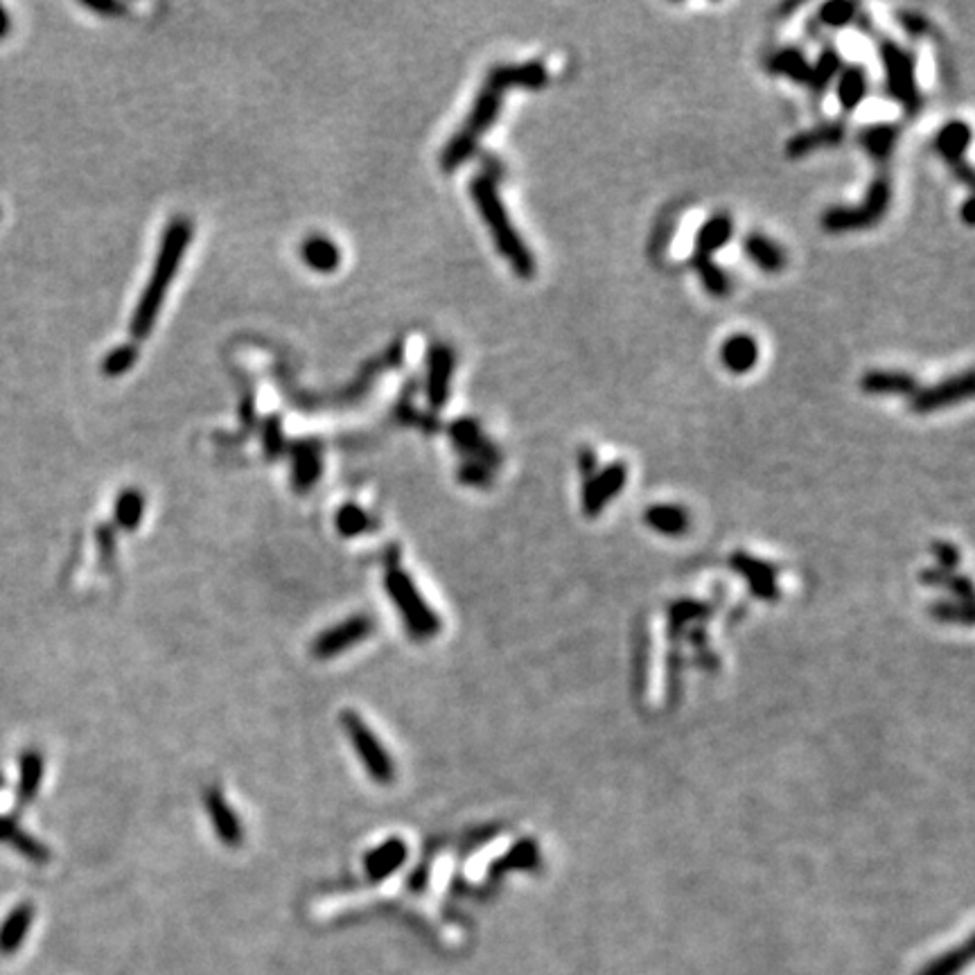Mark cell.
I'll use <instances>...</instances> for the list:
<instances>
[{
  "label": "cell",
  "mask_w": 975,
  "mask_h": 975,
  "mask_svg": "<svg viewBox=\"0 0 975 975\" xmlns=\"http://www.w3.org/2000/svg\"><path fill=\"white\" fill-rule=\"evenodd\" d=\"M547 82L549 73L547 68H544V63L540 62L502 63V66H494L486 75V82H483L482 91H479L477 100H474L473 104V111L468 113L465 122L461 124L456 136H452V141L447 142L445 150H443L441 168L445 170V172H454V170H459L461 165L477 151L482 138L492 129L494 120L499 118L503 95H506L508 91H538L542 89Z\"/></svg>",
  "instance_id": "1"
},
{
  "label": "cell",
  "mask_w": 975,
  "mask_h": 975,
  "mask_svg": "<svg viewBox=\"0 0 975 975\" xmlns=\"http://www.w3.org/2000/svg\"><path fill=\"white\" fill-rule=\"evenodd\" d=\"M192 238V226L190 221L179 217L172 224L168 226L163 235V242H161L159 258H156L154 271H151V278L147 283L145 292H142L141 300L136 305V312L132 317V336L136 341H142L150 336L151 327H154L156 317L161 312V305H163L165 296H168L170 283H172L174 274H177V267L181 265L183 253H186L188 244Z\"/></svg>",
  "instance_id": "2"
},
{
  "label": "cell",
  "mask_w": 975,
  "mask_h": 975,
  "mask_svg": "<svg viewBox=\"0 0 975 975\" xmlns=\"http://www.w3.org/2000/svg\"><path fill=\"white\" fill-rule=\"evenodd\" d=\"M470 195H473L474 206H477L483 224L490 229L494 247L502 253L503 260L512 267V271H515L520 278H533L535 258L533 253H531V249L526 247L524 239L520 238L515 226H512L511 217H508L506 206H503L502 197H499L497 179H492L486 172L479 174V177H474V181L470 183Z\"/></svg>",
  "instance_id": "3"
},
{
  "label": "cell",
  "mask_w": 975,
  "mask_h": 975,
  "mask_svg": "<svg viewBox=\"0 0 975 975\" xmlns=\"http://www.w3.org/2000/svg\"><path fill=\"white\" fill-rule=\"evenodd\" d=\"M892 206V181L887 174H878L865 199L858 206H831L822 212V229L826 233H853L876 226Z\"/></svg>",
  "instance_id": "4"
},
{
  "label": "cell",
  "mask_w": 975,
  "mask_h": 975,
  "mask_svg": "<svg viewBox=\"0 0 975 975\" xmlns=\"http://www.w3.org/2000/svg\"><path fill=\"white\" fill-rule=\"evenodd\" d=\"M878 57L885 71V89L890 98L899 102L908 115H917L923 106V95L917 82V59L908 48L892 39L878 41Z\"/></svg>",
  "instance_id": "5"
},
{
  "label": "cell",
  "mask_w": 975,
  "mask_h": 975,
  "mask_svg": "<svg viewBox=\"0 0 975 975\" xmlns=\"http://www.w3.org/2000/svg\"><path fill=\"white\" fill-rule=\"evenodd\" d=\"M386 591H389L395 608L402 612V619H405L406 628H409V632L415 639H424V637L436 635L438 617L429 609V605L424 603V599L420 596V591L415 590L409 574H405V571L397 565H393V562L389 571H386Z\"/></svg>",
  "instance_id": "6"
},
{
  "label": "cell",
  "mask_w": 975,
  "mask_h": 975,
  "mask_svg": "<svg viewBox=\"0 0 975 975\" xmlns=\"http://www.w3.org/2000/svg\"><path fill=\"white\" fill-rule=\"evenodd\" d=\"M341 723H344L350 743H353L355 752L359 755V761L368 770L371 779L377 781V784H391L393 777H395V765H393L391 755L382 746L380 738L371 732V727L364 723L362 716H357L355 711H346V714H341Z\"/></svg>",
  "instance_id": "7"
},
{
  "label": "cell",
  "mask_w": 975,
  "mask_h": 975,
  "mask_svg": "<svg viewBox=\"0 0 975 975\" xmlns=\"http://www.w3.org/2000/svg\"><path fill=\"white\" fill-rule=\"evenodd\" d=\"M975 391V380L971 371H964L960 375L949 377L944 382H937V385L926 386V389H917L910 395V409L919 415L932 414V411L949 409V406L960 405V402H967L973 397Z\"/></svg>",
  "instance_id": "8"
},
{
  "label": "cell",
  "mask_w": 975,
  "mask_h": 975,
  "mask_svg": "<svg viewBox=\"0 0 975 975\" xmlns=\"http://www.w3.org/2000/svg\"><path fill=\"white\" fill-rule=\"evenodd\" d=\"M375 630V623L366 614H357V617H350L346 621L336 623L330 630L321 632V635L314 639L312 653L318 659H330L336 655L346 653L348 648L357 646L359 641L368 639L371 632Z\"/></svg>",
  "instance_id": "9"
},
{
  "label": "cell",
  "mask_w": 975,
  "mask_h": 975,
  "mask_svg": "<svg viewBox=\"0 0 975 975\" xmlns=\"http://www.w3.org/2000/svg\"><path fill=\"white\" fill-rule=\"evenodd\" d=\"M844 138H847V129L843 122H824L817 124V127L806 129V132H799L785 142V156L788 159H804V156L813 154V151L820 150H831V147L843 145Z\"/></svg>",
  "instance_id": "10"
},
{
  "label": "cell",
  "mask_w": 975,
  "mask_h": 975,
  "mask_svg": "<svg viewBox=\"0 0 975 975\" xmlns=\"http://www.w3.org/2000/svg\"><path fill=\"white\" fill-rule=\"evenodd\" d=\"M450 436H452V441L456 443L459 450H463L465 454H473V461H479V463L488 465V468L502 461L499 450L488 441L486 436H483L477 420H473V418L456 420V423L450 427Z\"/></svg>",
  "instance_id": "11"
},
{
  "label": "cell",
  "mask_w": 975,
  "mask_h": 975,
  "mask_svg": "<svg viewBox=\"0 0 975 975\" xmlns=\"http://www.w3.org/2000/svg\"><path fill=\"white\" fill-rule=\"evenodd\" d=\"M454 373V350L450 346H434L429 353L427 397L434 409H441L450 397V382Z\"/></svg>",
  "instance_id": "12"
},
{
  "label": "cell",
  "mask_w": 975,
  "mask_h": 975,
  "mask_svg": "<svg viewBox=\"0 0 975 975\" xmlns=\"http://www.w3.org/2000/svg\"><path fill=\"white\" fill-rule=\"evenodd\" d=\"M759 344L752 335L747 332H736V335H729L727 339L720 344L718 357L720 364L727 368L732 375H746V373L755 371V366L759 364Z\"/></svg>",
  "instance_id": "13"
},
{
  "label": "cell",
  "mask_w": 975,
  "mask_h": 975,
  "mask_svg": "<svg viewBox=\"0 0 975 975\" xmlns=\"http://www.w3.org/2000/svg\"><path fill=\"white\" fill-rule=\"evenodd\" d=\"M206 811L208 817L212 822V829L219 835V840L229 847H238L244 840V829L239 817L235 815L233 808L229 806V802L224 799V795L219 790H208L206 795Z\"/></svg>",
  "instance_id": "14"
},
{
  "label": "cell",
  "mask_w": 975,
  "mask_h": 975,
  "mask_svg": "<svg viewBox=\"0 0 975 975\" xmlns=\"http://www.w3.org/2000/svg\"><path fill=\"white\" fill-rule=\"evenodd\" d=\"M971 127L964 120H949L935 136V150L949 165L964 163V154L971 147Z\"/></svg>",
  "instance_id": "15"
},
{
  "label": "cell",
  "mask_w": 975,
  "mask_h": 975,
  "mask_svg": "<svg viewBox=\"0 0 975 975\" xmlns=\"http://www.w3.org/2000/svg\"><path fill=\"white\" fill-rule=\"evenodd\" d=\"M861 389L870 395H912L919 386L910 373L874 368L861 377Z\"/></svg>",
  "instance_id": "16"
},
{
  "label": "cell",
  "mask_w": 975,
  "mask_h": 975,
  "mask_svg": "<svg viewBox=\"0 0 975 975\" xmlns=\"http://www.w3.org/2000/svg\"><path fill=\"white\" fill-rule=\"evenodd\" d=\"M901 129L894 122H878L872 127H865L858 133V145L878 161V163H887L890 156L894 154L896 142H899Z\"/></svg>",
  "instance_id": "17"
},
{
  "label": "cell",
  "mask_w": 975,
  "mask_h": 975,
  "mask_svg": "<svg viewBox=\"0 0 975 975\" xmlns=\"http://www.w3.org/2000/svg\"><path fill=\"white\" fill-rule=\"evenodd\" d=\"M623 483H626V465L623 463H609L603 473L594 474L585 488L587 511H599L612 494L623 488Z\"/></svg>",
  "instance_id": "18"
},
{
  "label": "cell",
  "mask_w": 975,
  "mask_h": 975,
  "mask_svg": "<svg viewBox=\"0 0 975 975\" xmlns=\"http://www.w3.org/2000/svg\"><path fill=\"white\" fill-rule=\"evenodd\" d=\"M734 238V221L727 212L711 215L696 233V253L702 256H714L723 247H727Z\"/></svg>",
  "instance_id": "19"
},
{
  "label": "cell",
  "mask_w": 975,
  "mask_h": 975,
  "mask_svg": "<svg viewBox=\"0 0 975 975\" xmlns=\"http://www.w3.org/2000/svg\"><path fill=\"white\" fill-rule=\"evenodd\" d=\"M688 265L696 271L697 280H700V285L705 288L707 294L714 296V298H727V296L732 294V276H729L714 258L702 256V253H693Z\"/></svg>",
  "instance_id": "20"
},
{
  "label": "cell",
  "mask_w": 975,
  "mask_h": 975,
  "mask_svg": "<svg viewBox=\"0 0 975 975\" xmlns=\"http://www.w3.org/2000/svg\"><path fill=\"white\" fill-rule=\"evenodd\" d=\"M746 256L750 258L752 265L759 267L765 274H779L785 267V251L775 239L765 238L761 233H750L743 242Z\"/></svg>",
  "instance_id": "21"
},
{
  "label": "cell",
  "mask_w": 975,
  "mask_h": 975,
  "mask_svg": "<svg viewBox=\"0 0 975 975\" xmlns=\"http://www.w3.org/2000/svg\"><path fill=\"white\" fill-rule=\"evenodd\" d=\"M838 102L847 113L856 111L863 104V100L870 93V80H867L865 68L858 66V63H849L843 66L838 75Z\"/></svg>",
  "instance_id": "22"
},
{
  "label": "cell",
  "mask_w": 975,
  "mask_h": 975,
  "mask_svg": "<svg viewBox=\"0 0 975 975\" xmlns=\"http://www.w3.org/2000/svg\"><path fill=\"white\" fill-rule=\"evenodd\" d=\"M768 71L773 73V75L795 82V84L808 86V82H811V62H808L802 50L793 48V45L770 54Z\"/></svg>",
  "instance_id": "23"
},
{
  "label": "cell",
  "mask_w": 975,
  "mask_h": 975,
  "mask_svg": "<svg viewBox=\"0 0 975 975\" xmlns=\"http://www.w3.org/2000/svg\"><path fill=\"white\" fill-rule=\"evenodd\" d=\"M34 919V908L30 903H21L7 914V919L0 926V953L12 955L23 946L27 931Z\"/></svg>",
  "instance_id": "24"
},
{
  "label": "cell",
  "mask_w": 975,
  "mask_h": 975,
  "mask_svg": "<svg viewBox=\"0 0 975 975\" xmlns=\"http://www.w3.org/2000/svg\"><path fill=\"white\" fill-rule=\"evenodd\" d=\"M406 858V844L402 840L391 838L385 844L373 849L366 858H364V865H366V874L373 881H382V878L391 876L397 867L405 863Z\"/></svg>",
  "instance_id": "25"
},
{
  "label": "cell",
  "mask_w": 975,
  "mask_h": 975,
  "mask_svg": "<svg viewBox=\"0 0 975 975\" xmlns=\"http://www.w3.org/2000/svg\"><path fill=\"white\" fill-rule=\"evenodd\" d=\"M294 459V486L298 490H309L312 483L321 477V450L317 443L305 441L292 447Z\"/></svg>",
  "instance_id": "26"
},
{
  "label": "cell",
  "mask_w": 975,
  "mask_h": 975,
  "mask_svg": "<svg viewBox=\"0 0 975 975\" xmlns=\"http://www.w3.org/2000/svg\"><path fill=\"white\" fill-rule=\"evenodd\" d=\"M300 258H303L305 265L321 271V274L335 271L341 262L339 249L335 247V242H330L327 238H321V235H314V238L305 239L303 247H300Z\"/></svg>",
  "instance_id": "27"
},
{
  "label": "cell",
  "mask_w": 975,
  "mask_h": 975,
  "mask_svg": "<svg viewBox=\"0 0 975 975\" xmlns=\"http://www.w3.org/2000/svg\"><path fill=\"white\" fill-rule=\"evenodd\" d=\"M840 71H843V57H840L838 50L826 45L820 53V57L815 59V63H811V82H808V89H811L813 93H824L831 82L838 80Z\"/></svg>",
  "instance_id": "28"
},
{
  "label": "cell",
  "mask_w": 975,
  "mask_h": 975,
  "mask_svg": "<svg viewBox=\"0 0 975 975\" xmlns=\"http://www.w3.org/2000/svg\"><path fill=\"white\" fill-rule=\"evenodd\" d=\"M371 529H375L373 517L359 506H355V503H346V506L336 512V531H339L341 535H346V538H355V535H362Z\"/></svg>",
  "instance_id": "29"
},
{
  "label": "cell",
  "mask_w": 975,
  "mask_h": 975,
  "mask_svg": "<svg viewBox=\"0 0 975 975\" xmlns=\"http://www.w3.org/2000/svg\"><path fill=\"white\" fill-rule=\"evenodd\" d=\"M142 511H145V502H142V494L138 490H124L118 497V502H115V520L127 531L138 529L142 520Z\"/></svg>",
  "instance_id": "30"
},
{
  "label": "cell",
  "mask_w": 975,
  "mask_h": 975,
  "mask_svg": "<svg viewBox=\"0 0 975 975\" xmlns=\"http://www.w3.org/2000/svg\"><path fill=\"white\" fill-rule=\"evenodd\" d=\"M44 777V759L39 752H25L21 759V799L30 802L34 799L36 790Z\"/></svg>",
  "instance_id": "31"
},
{
  "label": "cell",
  "mask_w": 975,
  "mask_h": 975,
  "mask_svg": "<svg viewBox=\"0 0 975 975\" xmlns=\"http://www.w3.org/2000/svg\"><path fill=\"white\" fill-rule=\"evenodd\" d=\"M856 16L858 5L849 3V0H831V3L822 5L817 12V21L826 27H844L856 21Z\"/></svg>",
  "instance_id": "32"
},
{
  "label": "cell",
  "mask_w": 975,
  "mask_h": 975,
  "mask_svg": "<svg viewBox=\"0 0 975 975\" xmlns=\"http://www.w3.org/2000/svg\"><path fill=\"white\" fill-rule=\"evenodd\" d=\"M136 348H133L132 344L127 346H120V348H115L113 353H109L104 357V362H102V373L104 375H111V377H118L122 375V373H127L129 368L133 366V362H136Z\"/></svg>",
  "instance_id": "33"
},
{
  "label": "cell",
  "mask_w": 975,
  "mask_h": 975,
  "mask_svg": "<svg viewBox=\"0 0 975 975\" xmlns=\"http://www.w3.org/2000/svg\"><path fill=\"white\" fill-rule=\"evenodd\" d=\"M896 21H899V25L903 27L910 36H914V39H923V36H928L932 32L931 21L919 12L901 9V12H896Z\"/></svg>",
  "instance_id": "34"
},
{
  "label": "cell",
  "mask_w": 975,
  "mask_h": 975,
  "mask_svg": "<svg viewBox=\"0 0 975 975\" xmlns=\"http://www.w3.org/2000/svg\"><path fill=\"white\" fill-rule=\"evenodd\" d=\"M673 226H676V224H673V219L671 221L662 219L658 226H655L653 235H650V244H648L650 256H662L664 249H667L668 244H671Z\"/></svg>",
  "instance_id": "35"
},
{
  "label": "cell",
  "mask_w": 975,
  "mask_h": 975,
  "mask_svg": "<svg viewBox=\"0 0 975 975\" xmlns=\"http://www.w3.org/2000/svg\"><path fill=\"white\" fill-rule=\"evenodd\" d=\"M265 450L269 456H278L283 450V429L278 415H271L265 423Z\"/></svg>",
  "instance_id": "36"
},
{
  "label": "cell",
  "mask_w": 975,
  "mask_h": 975,
  "mask_svg": "<svg viewBox=\"0 0 975 975\" xmlns=\"http://www.w3.org/2000/svg\"><path fill=\"white\" fill-rule=\"evenodd\" d=\"M488 470V465L479 463V461H470V463H465L463 468H461V479H463L465 483H486L490 477Z\"/></svg>",
  "instance_id": "37"
},
{
  "label": "cell",
  "mask_w": 975,
  "mask_h": 975,
  "mask_svg": "<svg viewBox=\"0 0 975 975\" xmlns=\"http://www.w3.org/2000/svg\"><path fill=\"white\" fill-rule=\"evenodd\" d=\"M596 465H599V456H596L594 450H590V447H583V450L579 452V468L583 470V474H594L596 473Z\"/></svg>",
  "instance_id": "38"
},
{
  "label": "cell",
  "mask_w": 975,
  "mask_h": 975,
  "mask_svg": "<svg viewBox=\"0 0 975 975\" xmlns=\"http://www.w3.org/2000/svg\"><path fill=\"white\" fill-rule=\"evenodd\" d=\"M973 206H975V199H973V197H969V199H967V201H964V206H962V219H964V221H967V224H969V226H973V224H975Z\"/></svg>",
  "instance_id": "39"
},
{
  "label": "cell",
  "mask_w": 975,
  "mask_h": 975,
  "mask_svg": "<svg viewBox=\"0 0 975 975\" xmlns=\"http://www.w3.org/2000/svg\"><path fill=\"white\" fill-rule=\"evenodd\" d=\"M7 32H9V14H7V9L0 5V39H5Z\"/></svg>",
  "instance_id": "40"
},
{
  "label": "cell",
  "mask_w": 975,
  "mask_h": 975,
  "mask_svg": "<svg viewBox=\"0 0 975 975\" xmlns=\"http://www.w3.org/2000/svg\"><path fill=\"white\" fill-rule=\"evenodd\" d=\"M91 9H98V12H122V7L115 3H109V5H98V3H89Z\"/></svg>",
  "instance_id": "41"
}]
</instances>
